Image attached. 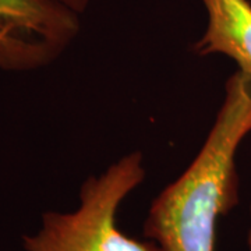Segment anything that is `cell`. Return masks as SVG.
Wrapping results in <instances>:
<instances>
[{"label":"cell","instance_id":"6da1fadb","mask_svg":"<svg viewBox=\"0 0 251 251\" xmlns=\"http://www.w3.org/2000/svg\"><path fill=\"white\" fill-rule=\"evenodd\" d=\"M251 133V77L234 72L196 158L153 198L144 237L163 251H216L218 222L240 201L236 156Z\"/></svg>","mask_w":251,"mask_h":251},{"label":"cell","instance_id":"7a4b0ae2","mask_svg":"<svg viewBox=\"0 0 251 251\" xmlns=\"http://www.w3.org/2000/svg\"><path fill=\"white\" fill-rule=\"evenodd\" d=\"M140 151L126 153L80 188V204L72 212L48 211L38 232L25 234V251H163L152 240L122 232L117 212L126 198L145 180Z\"/></svg>","mask_w":251,"mask_h":251},{"label":"cell","instance_id":"3957f363","mask_svg":"<svg viewBox=\"0 0 251 251\" xmlns=\"http://www.w3.org/2000/svg\"><path fill=\"white\" fill-rule=\"evenodd\" d=\"M80 29V14L56 0H0V69L45 67L67 50Z\"/></svg>","mask_w":251,"mask_h":251},{"label":"cell","instance_id":"277c9868","mask_svg":"<svg viewBox=\"0 0 251 251\" xmlns=\"http://www.w3.org/2000/svg\"><path fill=\"white\" fill-rule=\"evenodd\" d=\"M206 11L205 32L193 45L200 56L224 54L251 77V4L249 0H201Z\"/></svg>","mask_w":251,"mask_h":251},{"label":"cell","instance_id":"5b68a950","mask_svg":"<svg viewBox=\"0 0 251 251\" xmlns=\"http://www.w3.org/2000/svg\"><path fill=\"white\" fill-rule=\"evenodd\" d=\"M56 1L62 3L66 7H69V9H72L73 11L81 14V13H84L85 10L88 9L91 0H56Z\"/></svg>","mask_w":251,"mask_h":251},{"label":"cell","instance_id":"8992f818","mask_svg":"<svg viewBox=\"0 0 251 251\" xmlns=\"http://www.w3.org/2000/svg\"><path fill=\"white\" fill-rule=\"evenodd\" d=\"M250 216H251V208H250ZM247 246H249V250L251 251V226L247 232Z\"/></svg>","mask_w":251,"mask_h":251}]
</instances>
